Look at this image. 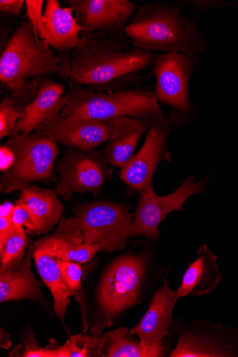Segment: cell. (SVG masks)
I'll list each match as a JSON object with an SVG mask.
<instances>
[{
  "instance_id": "5b68a950",
  "label": "cell",
  "mask_w": 238,
  "mask_h": 357,
  "mask_svg": "<svg viewBox=\"0 0 238 357\" xmlns=\"http://www.w3.org/2000/svg\"><path fill=\"white\" fill-rule=\"evenodd\" d=\"M6 143L14 152L15 165L2 176L1 192L10 193L37 181H55L57 142L35 132L15 133Z\"/></svg>"
},
{
  "instance_id": "9c48e42d",
  "label": "cell",
  "mask_w": 238,
  "mask_h": 357,
  "mask_svg": "<svg viewBox=\"0 0 238 357\" xmlns=\"http://www.w3.org/2000/svg\"><path fill=\"white\" fill-rule=\"evenodd\" d=\"M196 55L179 52L160 53L151 73L156 79L155 93L159 102L177 112L190 108L189 89Z\"/></svg>"
},
{
  "instance_id": "4fadbf2b",
  "label": "cell",
  "mask_w": 238,
  "mask_h": 357,
  "mask_svg": "<svg viewBox=\"0 0 238 357\" xmlns=\"http://www.w3.org/2000/svg\"><path fill=\"white\" fill-rule=\"evenodd\" d=\"M96 153H84L75 149H68L59 160L60 174L57 192L64 201H69L74 193L89 192L98 197L105 176L101 161Z\"/></svg>"
},
{
  "instance_id": "d6986e66",
  "label": "cell",
  "mask_w": 238,
  "mask_h": 357,
  "mask_svg": "<svg viewBox=\"0 0 238 357\" xmlns=\"http://www.w3.org/2000/svg\"><path fill=\"white\" fill-rule=\"evenodd\" d=\"M39 92L36 99L29 105L24 116L19 121L16 132L29 135L56 114H61L69 96H63L64 87L49 78L37 79Z\"/></svg>"
},
{
  "instance_id": "5bb4252c",
  "label": "cell",
  "mask_w": 238,
  "mask_h": 357,
  "mask_svg": "<svg viewBox=\"0 0 238 357\" xmlns=\"http://www.w3.org/2000/svg\"><path fill=\"white\" fill-rule=\"evenodd\" d=\"M34 132L84 153L107 142L110 137L107 121L61 116V114L52 116Z\"/></svg>"
},
{
  "instance_id": "ba28073f",
  "label": "cell",
  "mask_w": 238,
  "mask_h": 357,
  "mask_svg": "<svg viewBox=\"0 0 238 357\" xmlns=\"http://www.w3.org/2000/svg\"><path fill=\"white\" fill-rule=\"evenodd\" d=\"M171 357L238 356V330L211 321H190L179 327Z\"/></svg>"
},
{
  "instance_id": "7c38bea8",
  "label": "cell",
  "mask_w": 238,
  "mask_h": 357,
  "mask_svg": "<svg viewBox=\"0 0 238 357\" xmlns=\"http://www.w3.org/2000/svg\"><path fill=\"white\" fill-rule=\"evenodd\" d=\"M73 8H61L58 0H48L43 13L40 39L59 54V76L64 79L70 77L71 60L68 52L80 44L82 32H88L77 22Z\"/></svg>"
},
{
  "instance_id": "d6a6232c",
  "label": "cell",
  "mask_w": 238,
  "mask_h": 357,
  "mask_svg": "<svg viewBox=\"0 0 238 357\" xmlns=\"http://www.w3.org/2000/svg\"><path fill=\"white\" fill-rule=\"evenodd\" d=\"M0 170L2 172H7L15 165V155L13 151L6 144L0 149Z\"/></svg>"
},
{
  "instance_id": "e575fe53",
  "label": "cell",
  "mask_w": 238,
  "mask_h": 357,
  "mask_svg": "<svg viewBox=\"0 0 238 357\" xmlns=\"http://www.w3.org/2000/svg\"><path fill=\"white\" fill-rule=\"evenodd\" d=\"M10 335L9 334L3 330V328H1V347L5 349H10L11 347V342L10 340Z\"/></svg>"
},
{
  "instance_id": "44dd1931",
  "label": "cell",
  "mask_w": 238,
  "mask_h": 357,
  "mask_svg": "<svg viewBox=\"0 0 238 357\" xmlns=\"http://www.w3.org/2000/svg\"><path fill=\"white\" fill-rule=\"evenodd\" d=\"M217 261V256L205 245L200 246L198 257L188 266L177 291L178 298L208 295L216 289L222 279Z\"/></svg>"
},
{
  "instance_id": "6da1fadb",
  "label": "cell",
  "mask_w": 238,
  "mask_h": 357,
  "mask_svg": "<svg viewBox=\"0 0 238 357\" xmlns=\"http://www.w3.org/2000/svg\"><path fill=\"white\" fill-rule=\"evenodd\" d=\"M158 54L134 47L125 35L82 32L71 56L70 82L97 92L133 89L151 71Z\"/></svg>"
},
{
  "instance_id": "83f0119b",
  "label": "cell",
  "mask_w": 238,
  "mask_h": 357,
  "mask_svg": "<svg viewBox=\"0 0 238 357\" xmlns=\"http://www.w3.org/2000/svg\"><path fill=\"white\" fill-rule=\"evenodd\" d=\"M12 218L14 223L25 227L29 234L41 235L40 225L36 218L22 199L17 202Z\"/></svg>"
},
{
  "instance_id": "cb8c5ba5",
  "label": "cell",
  "mask_w": 238,
  "mask_h": 357,
  "mask_svg": "<svg viewBox=\"0 0 238 357\" xmlns=\"http://www.w3.org/2000/svg\"><path fill=\"white\" fill-rule=\"evenodd\" d=\"M129 331L121 328L96 338L94 356L156 357L154 351L135 340Z\"/></svg>"
},
{
  "instance_id": "7a4b0ae2",
  "label": "cell",
  "mask_w": 238,
  "mask_h": 357,
  "mask_svg": "<svg viewBox=\"0 0 238 357\" xmlns=\"http://www.w3.org/2000/svg\"><path fill=\"white\" fill-rule=\"evenodd\" d=\"M125 36L134 47L155 53L198 56L207 48L196 21L165 3L141 7L126 27Z\"/></svg>"
},
{
  "instance_id": "9a60e30c",
  "label": "cell",
  "mask_w": 238,
  "mask_h": 357,
  "mask_svg": "<svg viewBox=\"0 0 238 357\" xmlns=\"http://www.w3.org/2000/svg\"><path fill=\"white\" fill-rule=\"evenodd\" d=\"M75 17L88 32L114 36L125 35L129 18L137 9L128 0H68Z\"/></svg>"
},
{
  "instance_id": "ac0fdd59",
  "label": "cell",
  "mask_w": 238,
  "mask_h": 357,
  "mask_svg": "<svg viewBox=\"0 0 238 357\" xmlns=\"http://www.w3.org/2000/svg\"><path fill=\"white\" fill-rule=\"evenodd\" d=\"M107 122L110 137L105 146L103 158L105 163L122 168L133 158L140 140L156 121L121 116Z\"/></svg>"
},
{
  "instance_id": "7402d4cb",
  "label": "cell",
  "mask_w": 238,
  "mask_h": 357,
  "mask_svg": "<svg viewBox=\"0 0 238 357\" xmlns=\"http://www.w3.org/2000/svg\"><path fill=\"white\" fill-rule=\"evenodd\" d=\"M32 256L38 273L53 296L54 310L64 323L66 308L70 304V297L75 295L64 281L59 266L60 259L35 249Z\"/></svg>"
},
{
  "instance_id": "52a82bcc",
  "label": "cell",
  "mask_w": 238,
  "mask_h": 357,
  "mask_svg": "<svg viewBox=\"0 0 238 357\" xmlns=\"http://www.w3.org/2000/svg\"><path fill=\"white\" fill-rule=\"evenodd\" d=\"M132 217L124 206L107 203H96L76 211L84 243L98 245L109 253L124 250L127 241L133 236Z\"/></svg>"
},
{
  "instance_id": "8fae6325",
  "label": "cell",
  "mask_w": 238,
  "mask_h": 357,
  "mask_svg": "<svg viewBox=\"0 0 238 357\" xmlns=\"http://www.w3.org/2000/svg\"><path fill=\"white\" fill-rule=\"evenodd\" d=\"M177 114H173L154 122L149 129L142 149L122 167L120 177L129 190L141 192L151 185L159 162L168 153V139L177 122Z\"/></svg>"
},
{
  "instance_id": "484cf974",
  "label": "cell",
  "mask_w": 238,
  "mask_h": 357,
  "mask_svg": "<svg viewBox=\"0 0 238 357\" xmlns=\"http://www.w3.org/2000/svg\"><path fill=\"white\" fill-rule=\"evenodd\" d=\"M27 241L23 226L14 223L11 234L5 245L0 248L1 268L15 264L24 257Z\"/></svg>"
},
{
  "instance_id": "f1b7e54d",
  "label": "cell",
  "mask_w": 238,
  "mask_h": 357,
  "mask_svg": "<svg viewBox=\"0 0 238 357\" xmlns=\"http://www.w3.org/2000/svg\"><path fill=\"white\" fill-rule=\"evenodd\" d=\"M59 266L66 284L75 296H79L82 291V268L81 264L62 261L60 259Z\"/></svg>"
},
{
  "instance_id": "30bf717a",
  "label": "cell",
  "mask_w": 238,
  "mask_h": 357,
  "mask_svg": "<svg viewBox=\"0 0 238 357\" xmlns=\"http://www.w3.org/2000/svg\"><path fill=\"white\" fill-rule=\"evenodd\" d=\"M206 181L195 182L186 179L173 193L166 197L156 194L152 185L141 192V198L133 220V236H144L158 241V226L167 215L175 211H181L187 199L193 195L204 191Z\"/></svg>"
},
{
  "instance_id": "603a6c76",
  "label": "cell",
  "mask_w": 238,
  "mask_h": 357,
  "mask_svg": "<svg viewBox=\"0 0 238 357\" xmlns=\"http://www.w3.org/2000/svg\"><path fill=\"white\" fill-rule=\"evenodd\" d=\"M21 199L36 218L41 234L52 231L63 216L62 204L55 192L49 189L27 186L22 189Z\"/></svg>"
},
{
  "instance_id": "277c9868",
  "label": "cell",
  "mask_w": 238,
  "mask_h": 357,
  "mask_svg": "<svg viewBox=\"0 0 238 357\" xmlns=\"http://www.w3.org/2000/svg\"><path fill=\"white\" fill-rule=\"evenodd\" d=\"M59 75V59L29 21L15 30L0 57V82L11 94L29 83Z\"/></svg>"
},
{
  "instance_id": "836d02e7",
  "label": "cell",
  "mask_w": 238,
  "mask_h": 357,
  "mask_svg": "<svg viewBox=\"0 0 238 357\" xmlns=\"http://www.w3.org/2000/svg\"><path fill=\"white\" fill-rule=\"evenodd\" d=\"M24 3V0H1L0 11L2 13L19 16Z\"/></svg>"
},
{
  "instance_id": "d4e9b609",
  "label": "cell",
  "mask_w": 238,
  "mask_h": 357,
  "mask_svg": "<svg viewBox=\"0 0 238 357\" xmlns=\"http://www.w3.org/2000/svg\"><path fill=\"white\" fill-rule=\"evenodd\" d=\"M39 83H29L20 93L6 95L0 105V139L10 137L16 133L19 121L24 116L29 105L36 99Z\"/></svg>"
},
{
  "instance_id": "4dcf8cb0",
  "label": "cell",
  "mask_w": 238,
  "mask_h": 357,
  "mask_svg": "<svg viewBox=\"0 0 238 357\" xmlns=\"http://www.w3.org/2000/svg\"><path fill=\"white\" fill-rule=\"evenodd\" d=\"M25 351L22 354L24 357H54L52 347L41 348L38 346L32 336L27 337L25 342Z\"/></svg>"
},
{
  "instance_id": "ffe728a7",
  "label": "cell",
  "mask_w": 238,
  "mask_h": 357,
  "mask_svg": "<svg viewBox=\"0 0 238 357\" xmlns=\"http://www.w3.org/2000/svg\"><path fill=\"white\" fill-rule=\"evenodd\" d=\"M31 246L20 261L0 270V302L43 299L41 287L31 271Z\"/></svg>"
},
{
  "instance_id": "4316f807",
  "label": "cell",
  "mask_w": 238,
  "mask_h": 357,
  "mask_svg": "<svg viewBox=\"0 0 238 357\" xmlns=\"http://www.w3.org/2000/svg\"><path fill=\"white\" fill-rule=\"evenodd\" d=\"M97 336L75 335L61 347L54 349L55 357H87L94 356Z\"/></svg>"
},
{
  "instance_id": "2e32d148",
  "label": "cell",
  "mask_w": 238,
  "mask_h": 357,
  "mask_svg": "<svg viewBox=\"0 0 238 357\" xmlns=\"http://www.w3.org/2000/svg\"><path fill=\"white\" fill-rule=\"evenodd\" d=\"M163 281L140 322L129 331L131 335L138 337L156 357L164 355L162 340L168 335V329L174 323L173 310L179 300L177 291L170 287L167 280Z\"/></svg>"
},
{
  "instance_id": "3957f363",
  "label": "cell",
  "mask_w": 238,
  "mask_h": 357,
  "mask_svg": "<svg viewBox=\"0 0 238 357\" xmlns=\"http://www.w3.org/2000/svg\"><path fill=\"white\" fill-rule=\"evenodd\" d=\"M69 101L61 116L107 121L121 116L163 120L164 116L154 91L140 89L97 92L69 82Z\"/></svg>"
},
{
  "instance_id": "e0dca14e",
  "label": "cell",
  "mask_w": 238,
  "mask_h": 357,
  "mask_svg": "<svg viewBox=\"0 0 238 357\" xmlns=\"http://www.w3.org/2000/svg\"><path fill=\"white\" fill-rule=\"evenodd\" d=\"M32 247L56 256L62 261L80 264L91 261L94 255L101 250L98 245L84 243L80 222L77 218L66 219L63 216L56 231L36 242Z\"/></svg>"
},
{
  "instance_id": "8992f818",
  "label": "cell",
  "mask_w": 238,
  "mask_h": 357,
  "mask_svg": "<svg viewBox=\"0 0 238 357\" xmlns=\"http://www.w3.org/2000/svg\"><path fill=\"white\" fill-rule=\"evenodd\" d=\"M146 271V259L142 256H123L112 264L102 279L98 303L103 321L97 335L110 327L114 319L137 303Z\"/></svg>"
},
{
  "instance_id": "1f68e13d",
  "label": "cell",
  "mask_w": 238,
  "mask_h": 357,
  "mask_svg": "<svg viewBox=\"0 0 238 357\" xmlns=\"http://www.w3.org/2000/svg\"><path fill=\"white\" fill-rule=\"evenodd\" d=\"M13 213H1L0 216V248L7 241L13 229Z\"/></svg>"
},
{
  "instance_id": "f546056e",
  "label": "cell",
  "mask_w": 238,
  "mask_h": 357,
  "mask_svg": "<svg viewBox=\"0 0 238 357\" xmlns=\"http://www.w3.org/2000/svg\"><path fill=\"white\" fill-rule=\"evenodd\" d=\"M44 4V0H26L25 1L27 10L26 16L38 36H40L39 32L42 26Z\"/></svg>"
}]
</instances>
